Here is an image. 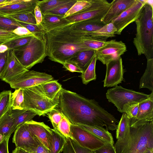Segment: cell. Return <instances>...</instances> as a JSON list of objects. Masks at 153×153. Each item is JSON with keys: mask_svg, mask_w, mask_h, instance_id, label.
Returning a JSON list of instances; mask_svg holds the SVG:
<instances>
[{"mask_svg": "<svg viewBox=\"0 0 153 153\" xmlns=\"http://www.w3.org/2000/svg\"><path fill=\"white\" fill-rule=\"evenodd\" d=\"M8 50V47L4 44H0V53H4Z\"/></svg>", "mask_w": 153, "mask_h": 153, "instance_id": "54", "label": "cell"}, {"mask_svg": "<svg viewBox=\"0 0 153 153\" xmlns=\"http://www.w3.org/2000/svg\"><path fill=\"white\" fill-rule=\"evenodd\" d=\"M97 60L96 56L86 69L82 73L81 77L83 84L87 85L90 81L96 79L95 66Z\"/></svg>", "mask_w": 153, "mask_h": 153, "instance_id": "35", "label": "cell"}, {"mask_svg": "<svg viewBox=\"0 0 153 153\" xmlns=\"http://www.w3.org/2000/svg\"><path fill=\"white\" fill-rule=\"evenodd\" d=\"M20 26H22L17 21L0 16V29L12 31Z\"/></svg>", "mask_w": 153, "mask_h": 153, "instance_id": "41", "label": "cell"}, {"mask_svg": "<svg viewBox=\"0 0 153 153\" xmlns=\"http://www.w3.org/2000/svg\"><path fill=\"white\" fill-rule=\"evenodd\" d=\"M52 137L50 143V153H60L63 150L66 138L60 133L51 128Z\"/></svg>", "mask_w": 153, "mask_h": 153, "instance_id": "30", "label": "cell"}, {"mask_svg": "<svg viewBox=\"0 0 153 153\" xmlns=\"http://www.w3.org/2000/svg\"><path fill=\"white\" fill-rule=\"evenodd\" d=\"M63 153H94V151L82 147L71 138L66 139Z\"/></svg>", "mask_w": 153, "mask_h": 153, "instance_id": "31", "label": "cell"}, {"mask_svg": "<svg viewBox=\"0 0 153 153\" xmlns=\"http://www.w3.org/2000/svg\"><path fill=\"white\" fill-rule=\"evenodd\" d=\"M105 76L103 82L104 87H115L123 80L125 72L121 57L112 61L106 65Z\"/></svg>", "mask_w": 153, "mask_h": 153, "instance_id": "15", "label": "cell"}, {"mask_svg": "<svg viewBox=\"0 0 153 153\" xmlns=\"http://www.w3.org/2000/svg\"><path fill=\"white\" fill-rule=\"evenodd\" d=\"M114 146L116 153H143L153 151V120L130 126L127 139Z\"/></svg>", "mask_w": 153, "mask_h": 153, "instance_id": "4", "label": "cell"}, {"mask_svg": "<svg viewBox=\"0 0 153 153\" xmlns=\"http://www.w3.org/2000/svg\"><path fill=\"white\" fill-rule=\"evenodd\" d=\"M147 1L135 0L131 6L111 21L117 29L115 34H121L126 27L137 20Z\"/></svg>", "mask_w": 153, "mask_h": 153, "instance_id": "10", "label": "cell"}, {"mask_svg": "<svg viewBox=\"0 0 153 153\" xmlns=\"http://www.w3.org/2000/svg\"><path fill=\"white\" fill-rule=\"evenodd\" d=\"M76 1L77 0H71L69 2L63 4L57 8L47 12L44 14H50L64 16Z\"/></svg>", "mask_w": 153, "mask_h": 153, "instance_id": "43", "label": "cell"}, {"mask_svg": "<svg viewBox=\"0 0 153 153\" xmlns=\"http://www.w3.org/2000/svg\"><path fill=\"white\" fill-rule=\"evenodd\" d=\"M34 12L36 25H40L42 21V16L40 8L37 5H36Z\"/></svg>", "mask_w": 153, "mask_h": 153, "instance_id": "51", "label": "cell"}, {"mask_svg": "<svg viewBox=\"0 0 153 153\" xmlns=\"http://www.w3.org/2000/svg\"><path fill=\"white\" fill-rule=\"evenodd\" d=\"M70 25L46 33L47 56L50 60L62 64L77 53L90 50L85 44L87 36L80 37L71 29Z\"/></svg>", "mask_w": 153, "mask_h": 153, "instance_id": "2", "label": "cell"}, {"mask_svg": "<svg viewBox=\"0 0 153 153\" xmlns=\"http://www.w3.org/2000/svg\"><path fill=\"white\" fill-rule=\"evenodd\" d=\"M94 152V153H116L114 145L106 143Z\"/></svg>", "mask_w": 153, "mask_h": 153, "instance_id": "46", "label": "cell"}, {"mask_svg": "<svg viewBox=\"0 0 153 153\" xmlns=\"http://www.w3.org/2000/svg\"><path fill=\"white\" fill-rule=\"evenodd\" d=\"M91 4L90 0H77L75 3L65 14L64 17L65 18L89 6Z\"/></svg>", "mask_w": 153, "mask_h": 153, "instance_id": "42", "label": "cell"}, {"mask_svg": "<svg viewBox=\"0 0 153 153\" xmlns=\"http://www.w3.org/2000/svg\"><path fill=\"white\" fill-rule=\"evenodd\" d=\"M12 153H30L18 147H16L15 149L13 150Z\"/></svg>", "mask_w": 153, "mask_h": 153, "instance_id": "53", "label": "cell"}, {"mask_svg": "<svg viewBox=\"0 0 153 153\" xmlns=\"http://www.w3.org/2000/svg\"><path fill=\"white\" fill-rule=\"evenodd\" d=\"M25 123L29 131L49 150L52 137L51 128L43 122L32 120Z\"/></svg>", "mask_w": 153, "mask_h": 153, "instance_id": "17", "label": "cell"}, {"mask_svg": "<svg viewBox=\"0 0 153 153\" xmlns=\"http://www.w3.org/2000/svg\"><path fill=\"white\" fill-rule=\"evenodd\" d=\"M10 137L5 138L0 144V153H9L8 151V142Z\"/></svg>", "mask_w": 153, "mask_h": 153, "instance_id": "52", "label": "cell"}, {"mask_svg": "<svg viewBox=\"0 0 153 153\" xmlns=\"http://www.w3.org/2000/svg\"><path fill=\"white\" fill-rule=\"evenodd\" d=\"M90 1L91 4L89 6L65 18L72 22L84 20L101 22L111 3L106 0H90Z\"/></svg>", "mask_w": 153, "mask_h": 153, "instance_id": "8", "label": "cell"}, {"mask_svg": "<svg viewBox=\"0 0 153 153\" xmlns=\"http://www.w3.org/2000/svg\"><path fill=\"white\" fill-rule=\"evenodd\" d=\"M37 114L29 110H12V115L13 118L15 128L19 125L29 121Z\"/></svg>", "mask_w": 153, "mask_h": 153, "instance_id": "28", "label": "cell"}, {"mask_svg": "<svg viewBox=\"0 0 153 153\" xmlns=\"http://www.w3.org/2000/svg\"><path fill=\"white\" fill-rule=\"evenodd\" d=\"M12 93L10 90L4 91L0 92V119L11 107Z\"/></svg>", "mask_w": 153, "mask_h": 153, "instance_id": "33", "label": "cell"}, {"mask_svg": "<svg viewBox=\"0 0 153 153\" xmlns=\"http://www.w3.org/2000/svg\"><path fill=\"white\" fill-rule=\"evenodd\" d=\"M127 51L125 44L121 41L112 39L96 50V58L104 65L121 57Z\"/></svg>", "mask_w": 153, "mask_h": 153, "instance_id": "11", "label": "cell"}, {"mask_svg": "<svg viewBox=\"0 0 153 153\" xmlns=\"http://www.w3.org/2000/svg\"><path fill=\"white\" fill-rule=\"evenodd\" d=\"M63 67L70 72H77L81 73L83 71L78 67L74 64L69 62H66L62 64Z\"/></svg>", "mask_w": 153, "mask_h": 153, "instance_id": "48", "label": "cell"}, {"mask_svg": "<svg viewBox=\"0 0 153 153\" xmlns=\"http://www.w3.org/2000/svg\"><path fill=\"white\" fill-rule=\"evenodd\" d=\"M148 1L135 22L136 33L133 41L138 55L144 54L147 59L153 58V8Z\"/></svg>", "mask_w": 153, "mask_h": 153, "instance_id": "3", "label": "cell"}, {"mask_svg": "<svg viewBox=\"0 0 153 153\" xmlns=\"http://www.w3.org/2000/svg\"><path fill=\"white\" fill-rule=\"evenodd\" d=\"M23 89V109L31 110L41 116L46 114L58 106L60 91L54 99L51 100L44 95L36 86Z\"/></svg>", "mask_w": 153, "mask_h": 153, "instance_id": "6", "label": "cell"}, {"mask_svg": "<svg viewBox=\"0 0 153 153\" xmlns=\"http://www.w3.org/2000/svg\"><path fill=\"white\" fill-rule=\"evenodd\" d=\"M70 123L116 130L119 121L94 100L89 99L62 88L58 105Z\"/></svg>", "mask_w": 153, "mask_h": 153, "instance_id": "1", "label": "cell"}, {"mask_svg": "<svg viewBox=\"0 0 153 153\" xmlns=\"http://www.w3.org/2000/svg\"><path fill=\"white\" fill-rule=\"evenodd\" d=\"M30 153H50L49 150L40 142L38 146L31 150Z\"/></svg>", "mask_w": 153, "mask_h": 153, "instance_id": "50", "label": "cell"}, {"mask_svg": "<svg viewBox=\"0 0 153 153\" xmlns=\"http://www.w3.org/2000/svg\"><path fill=\"white\" fill-rule=\"evenodd\" d=\"M143 153H153V151L149 150Z\"/></svg>", "mask_w": 153, "mask_h": 153, "instance_id": "56", "label": "cell"}, {"mask_svg": "<svg viewBox=\"0 0 153 153\" xmlns=\"http://www.w3.org/2000/svg\"><path fill=\"white\" fill-rule=\"evenodd\" d=\"M150 96V94H146L118 85L109 89L106 93L109 102L112 103L118 111L123 113L130 105L145 101Z\"/></svg>", "mask_w": 153, "mask_h": 153, "instance_id": "7", "label": "cell"}, {"mask_svg": "<svg viewBox=\"0 0 153 153\" xmlns=\"http://www.w3.org/2000/svg\"><path fill=\"white\" fill-rule=\"evenodd\" d=\"M4 17L18 22L36 25L34 12L7 15Z\"/></svg>", "mask_w": 153, "mask_h": 153, "instance_id": "36", "label": "cell"}, {"mask_svg": "<svg viewBox=\"0 0 153 153\" xmlns=\"http://www.w3.org/2000/svg\"><path fill=\"white\" fill-rule=\"evenodd\" d=\"M130 120L125 112L123 113L116 129L117 140L116 144L123 143L128 138L130 134Z\"/></svg>", "mask_w": 153, "mask_h": 153, "instance_id": "22", "label": "cell"}, {"mask_svg": "<svg viewBox=\"0 0 153 153\" xmlns=\"http://www.w3.org/2000/svg\"><path fill=\"white\" fill-rule=\"evenodd\" d=\"M8 51V50L4 53H0V78L4 70Z\"/></svg>", "mask_w": 153, "mask_h": 153, "instance_id": "49", "label": "cell"}, {"mask_svg": "<svg viewBox=\"0 0 153 153\" xmlns=\"http://www.w3.org/2000/svg\"><path fill=\"white\" fill-rule=\"evenodd\" d=\"M46 114L50 119L53 127V129L58 131V125L63 117L64 114L60 110L56 108L53 109Z\"/></svg>", "mask_w": 153, "mask_h": 153, "instance_id": "37", "label": "cell"}, {"mask_svg": "<svg viewBox=\"0 0 153 153\" xmlns=\"http://www.w3.org/2000/svg\"><path fill=\"white\" fill-rule=\"evenodd\" d=\"M96 50H94L82 51L76 54L66 62L74 64L83 72L96 56Z\"/></svg>", "mask_w": 153, "mask_h": 153, "instance_id": "21", "label": "cell"}, {"mask_svg": "<svg viewBox=\"0 0 153 153\" xmlns=\"http://www.w3.org/2000/svg\"><path fill=\"white\" fill-rule=\"evenodd\" d=\"M105 25L102 22H97L84 20L74 22L71 24L70 26L73 29L90 33L91 32L100 29Z\"/></svg>", "mask_w": 153, "mask_h": 153, "instance_id": "29", "label": "cell"}, {"mask_svg": "<svg viewBox=\"0 0 153 153\" xmlns=\"http://www.w3.org/2000/svg\"><path fill=\"white\" fill-rule=\"evenodd\" d=\"M24 100V89H16L12 93L11 97V106L12 110H22Z\"/></svg>", "mask_w": 153, "mask_h": 153, "instance_id": "34", "label": "cell"}, {"mask_svg": "<svg viewBox=\"0 0 153 153\" xmlns=\"http://www.w3.org/2000/svg\"><path fill=\"white\" fill-rule=\"evenodd\" d=\"M71 124L69 120L64 115L57 126L58 131L66 139L71 138Z\"/></svg>", "mask_w": 153, "mask_h": 153, "instance_id": "39", "label": "cell"}, {"mask_svg": "<svg viewBox=\"0 0 153 153\" xmlns=\"http://www.w3.org/2000/svg\"><path fill=\"white\" fill-rule=\"evenodd\" d=\"M17 22L22 26L26 28L35 36L40 38L45 36L46 32L41 24L37 25Z\"/></svg>", "mask_w": 153, "mask_h": 153, "instance_id": "38", "label": "cell"}, {"mask_svg": "<svg viewBox=\"0 0 153 153\" xmlns=\"http://www.w3.org/2000/svg\"><path fill=\"white\" fill-rule=\"evenodd\" d=\"M139 82V89L147 88L153 92V58L147 59L146 70Z\"/></svg>", "mask_w": 153, "mask_h": 153, "instance_id": "26", "label": "cell"}, {"mask_svg": "<svg viewBox=\"0 0 153 153\" xmlns=\"http://www.w3.org/2000/svg\"><path fill=\"white\" fill-rule=\"evenodd\" d=\"M11 107L7 112L0 119V134L5 138L10 137L11 134L15 131L13 118L12 115Z\"/></svg>", "mask_w": 153, "mask_h": 153, "instance_id": "25", "label": "cell"}, {"mask_svg": "<svg viewBox=\"0 0 153 153\" xmlns=\"http://www.w3.org/2000/svg\"><path fill=\"white\" fill-rule=\"evenodd\" d=\"M33 36H29L16 39L4 43L8 50H15L27 44Z\"/></svg>", "mask_w": 153, "mask_h": 153, "instance_id": "40", "label": "cell"}, {"mask_svg": "<svg viewBox=\"0 0 153 153\" xmlns=\"http://www.w3.org/2000/svg\"><path fill=\"white\" fill-rule=\"evenodd\" d=\"M140 103L132 105L128 107L124 112L130 119H134L137 117Z\"/></svg>", "mask_w": 153, "mask_h": 153, "instance_id": "45", "label": "cell"}, {"mask_svg": "<svg viewBox=\"0 0 153 153\" xmlns=\"http://www.w3.org/2000/svg\"><path fill=\"white\" fill-rule=\"evenodd\" d=\"M5 138L3 135L0 134V144L3 141Z\"/></svg>", "mask_w": 153, "mask_h": 153, "instance_id": "55", "label": "cell"}, {"mask_svg": "<svg viewBox=\"0 0 153 153\" xmlns=\"http://www.w3.org/2000/svg\"><path fill=\"white\" fill-rule=\"evenodd\" d=\"M117 29L112 22L105 24L100 29L90 33V36L93 38L106 41L110 37L115 36Z\"/></svg>", "mask_w": 153, "mask_h": 153, "instance_id": "27", "label": "cell"}, {"mask_svg": "<svg viewBox=\"0 0 153 153\" xmlns=\"http://www.w3.org/2000/svg\"><path fill=\"white\" fill-rule=\"evenodd\" d=\"M36 86L44 95L51 100L55 98L62 88V85L57 80H53Z\"/></svg>", "mask_w": 153, "mask_h": 153, "instance_id": "23", "label": "cell"}, {"mask_svg": "<svg viewBox=\"0 0 153 153\" xmlns=\"http://www.w3.org/2000/svg\"><path fill=\"white\" fill-rule=\"evenodd\" d=\"M71 0H44L39 1L37 5L40 9L42 14L51 10L59 6L69 2Z\"/></svg>", "mask_w": 153, "mask_h": 153, "instance_id": "32", "label": "cell"}, {"mask_svg": "<svg viewBox=\"0 0 153 153\" xmlns=\"http://www.w3.org/2000/svg\"><path fill=\"white\" fill-rule=\"evenodd\" d=\"M153 120V92L146 100L140 103L138 112L135 118L131 119L130 126L139 125Z\"/></svg>", "mask_w": 153, "mask_h": 153, "instance_id": "18", "label": "cell"}, {"mask_svg": "<svg viewBox=\"0 0 153 153\" xmlns=\"http://www.w3.org/2000/svg\"><path fill=\"white\" fill-rule=\"evenodd\" d=\"M6 0H0V4L4 3Z\"/></svg>", "mask_w": 153, "mask_h": 153, "instance_id": "57", "label": "cell"}, {"mask_svg": "<svg viewBox=\"0 0 153 153\" xmlns=\"http://www.w3.org/2000/svg\"><path fill=\"white\" fill-rule=\"evenodd\" d=\"M53 80L52 75L45 73L28 70L12 80L9 84L11 88L16 90L34 87Z\"/></svg>", "mask_w": 153, "mask_h": 153, "instance_id": "9", "label": "cell"}, {"mask_svg": "<svg viewBox=\"0 0 153 153\" xmlns=\"http://www.w3.org/2000/svg\"><path fill=\"white\" fill-rule=\"evenodd\" d=\"M27 70L19 61L14 50H8L4 70L0 79L9 84L12 80Z\"/></svg>", "mask_w": 153, "mask_h": 153, "instance_id": "16", "label": "cell"}, {"mask_svg": "<svg viewBox=\"0 0 153 153\" xmlns=\"http://www.w3.org/2000/svg\"><path fill=\"white\" fill-rule=\"evenodd\" d=\"M23 37L16 35L12 31L0 29V44Z\"/></svg>", "mask_w": 153, "mask_h": 153, "instance_id": "44", "label": "cell"}, {"mask_svg": "<svg viewBox=\"0 0 153 153\" xmlns=\"http://www.w3.org/2000/svg\"><path fill=\"white\" fill-rule=\"evenodd\" d=\"M42 16V21L41 25L46 33L74 23L64 18L63 15L45 14Z\"/></svg>", "mask_w": 153, "mask_h": 153, "instance_id": "20", "label": "cell"}, {"mask_svg": "<svg viewBox=\"0 0 153 153\" xmlns=\"http://www.w3.org/2000/svg\"><path fill=\"white\" fill-rule=\"evenodd\" d=\"M135 0H114L108 11L101 20L104 24L109 23L129 8Z\"/></svg>", "mask_w": 153, "mask_h": 153, "instance_id": "19", "label": "cell"}, {"mask_svg": "<svg viewBox=\"0 0 153 153\" xmlns=\"http://www.w3.org/2000/svg\"><path fill=\"white\" fill-rule=\"evenodd\" d=\"M81 127L94 136L107 143L114 144L113 137L111 133L104 127L79 124Z\"/></svg>", "mask_w": 153, "mask_h": 153, "instance_id": "24", "label": "cell"}, {"mask_svg": "<svg viewBox=\"0 0 153 153\" xmlns=\"http://www.w3.org/2000/svg\"><path fill=\"white\" fill-rule=\"evenodd\" d=\"M39 0H6L0 4V16L16 13H30L34 10Z\"/></svg>", "mask_w": 153, "mask_h": 153, "instance_id": "14", "label": "cell"}, {"mask_svg": "<svg viewBox=\"0 0 153 153\" xmlns=\"http://www.w3.org/2000/svg\"><path fill=\"white\" fill-rule=\"evenodd\" d=\"M70 131L71 138L81 146L92 151H94L106 143L78 125L71 123Z\"/></svg>", "mask_w": 153, "mask_h": 153, "instance_id": "12", "label": "cell"}, {"mask_svg": "<svg viewBox=\"0 0 153 153\" xmlns=\"http://www.w3.org/2000/svg\"><path fill=\"white\" fill-rule=\"evenodd\" d=\"M12 142L16 147L30 152L36 148L40 141L29 130L25 123L19 126L15 130Z\"/></svg>", "mask_w": 153, "mask_h": 153, "instance_id": "13", "label": "cell"}, {"mask_svg": "<svg viewBox=\"0 0 153 153\" xmlns=\"http://www.w3.org/2000/svg\"><path fill=\"white\" fill-rule=\"evenodd\" d=\"M12 32L16 35L23 37L35 36L26 28L22 26L18 27L12 31Z\"/></svg>", "mask_w": 153, "mask_h": 153, "instance_id": "47", "label": "cell"}, {"mask_svg": "<svg viewBox=\"0 0 153 153\" xmlns=\"http://www.w3.org/2000/svg\"><path fill=\"white\" fill-rule=\"evenodd\" d=\"M14 51L20 63L29 70L35 65L42 63L47 56L45 36H33L27 44Z\"/></svg>", "mask_w": 153, "mask_h": 153, "instance_id": "5", "label": "cell"}]
</instances>
